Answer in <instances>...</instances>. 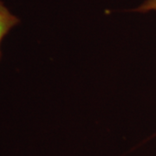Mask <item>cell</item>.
<instances>
[{"mask_svg": "<svg viewBox=\"0 0 156 156\" xmlns=\"http://www.w3.org/2000/svg\"><path fill=\"white\" fill-rule=\"evenodd\" d=\"M18 22H19L18 18L14 15H12L9 10L3 5V3L0 2V44L4 37ZM0 58H1V50H0Z\"/></svg>", "mask_w": 156, "mask_h": 156, "instance_id": "obj_1", "label": "cell"}, {"mask_svg": "<svg viewBox=\"0 0 156 156\" xmlns=\"http://www.w3.org/2000/svg\"><path fill=\"white\" fill-rule=\"evenodd\" d=\"M135 11H140V12L156 11V0H147L142 5L140 6Z\"/></svg>", "mask_w": 156, "mask_h": 156, "instance_id": "obj_2", "label": "cell"}]
</instances>
